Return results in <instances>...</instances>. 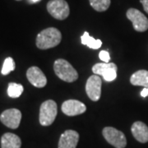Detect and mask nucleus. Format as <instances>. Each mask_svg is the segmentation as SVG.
<instances>
[{"label": "nucleus", "mask_w": 148, "mask_h": 148, "mask_svg": "<svg viewBox=\"0 0 148 148\" xmlns=\"http://www.w3.org/2000/svg\"><path fill=\"white\" fill-rule=\"evenodd\" d=\"M47 10L53 18L64 20L69 16V6L65 0H50L47 3Z\"/></svg>", "instance_id": "39448f33"}, {"label": "nucleus", "mask_w": 148, "mask_h": 148, "mask_svg": "<svg viewBox=\"0 0 148 148\" xmlns=\"http://www.w3.org/2000/svg\"><path fill=\"white\" fill-rule=\"evenodd\" d=\"M58 113V106L55 101L48 100L43 102L40 108L39 121L42 126H49L55 120Z\"/></svg>", "instance_id": "7ed1b4c3"}, {"label": "nucleus", "mask_w": 148, "mask_h": 148, "mask_svg": "<svg viewBox=\"0 0 148 148\" xmlns=\"http://www.w3.org/2000/svg\"><path fill=\"white\" fill-rule=\"evenodd\" d=\"M23 86L21 84L15 82H10L8 87V95L11 98H18L23 92Z\"/></svg>", "instance_id": "f3484780"}, {"label": "nucleus", "mask_w": 148, "mask_h": 148, "mask_svg": "<svg viewBox=\"0 0 148 148\" xmlns=\"http://www.w3.org/2000/svg\"><path fill=\"white\" fill-rule=\"evenodd\" d=\"M16 1H21V0H16Z\"/></svg>", "instance_id": "b1692460"}, {"label": "nucleus", "mask_w": 148, "mask_h": 148, "mask_svg": "<svg viewBox=\"0 0 148 148\" xmlns=\"http://www.w3.org/2000/svg\"><path fill=\"white\" fill-rule=\"evenodd\" d=\"M32 2H34V3H36V2H38V1H40V0H32Z\"/></svg>", "instance_id": "5701e85b"}, {"label": "nucleus", "mask_w": 148, "mask_h": 148, "mask_svg": "<svg viewBox=\"0 0 148 148\" xmlns=\"http://www.w3.org/2000/svg\"><path fill=\"white\" fill-rule=\"evenodd\" d=\"M27 77L30 83L38 88H42L47 84V78L38 67L33 66L27 70Z\"/></svg>", "instance_id": "9b49d317"}, {"label": "nucleus", "mask_w": 148, "mask_h": 148, "mask_svg": "<svg viewBox=\"0 0 148 148\" xmlns=\"http://www.w3.org/2000/svg\"><path fill=\"white\" fill-rule=\"evenodd\" d=\"M99 57L104 63H110V56L109 52H107L106 50H102L99 53Z\"/></svg>", "instance_id": "aec40b11"}, {"label": "nucleus", "mask_w": 148, "mask_h": 148, "mask_svg": "<svg viewBox=\"0 0 148 148\" xmlns=\"http://www.w3.org/2000/svg\"><path fill=\"white\" fill-rule=\"evenodd\" d=\"M79 141V134L74 130H66L60 136L58 148H76Z\"/></svg>", "instance_id": "f8f14e48"}, {"label": "nucleus", "mask_w": 148, "mask_h": 148, "mask_svg": "<svg viewBox=\"0 0 148 148\" xmlns=\"http://www.w3.org/2000/svg\"><path fill=\"white\" fill-rule=\"evenodd\" d=\"M130 82L133 86H142L144 87H148V71H137L131 76Z\"/></svg>", "instance_id": "2eb2a0df"}, {"label": "nucleus", "mask_w": 148, "mask_h": 148, "mask_svg": "<svg viewBox=\"0 0 148 148\" xmlns=\"http://www.w3.org/2000/svg\"><path fill=\"white\" fill-rule=\"evenodd\" d=\"M21 120V113L17 109L6 110L0 115V121L12 129H16L19 127Z\"/></svg>", "instance_id": "6e6552de"}, {"label": "nucleus", "mask_w": 148, "mask_h": 148, "mask_svg": "<svg viewBox=\"0 0 148 148\" xmlns=\"http://www.w3.org/2000/svg\"><path fill=\"white\" fill-rule=\"evenodd\" d=\"M141 3L143 6V9L148 14V0H140Z\"/></svg>", "instance_id": "412c9836"}, {"label": "nucleus", "mask_w": 148, "mask_h": 148, "mask_svg": "<svg viewBox=\"0 0 148 148\" xmlns=\"http://www.w3.org/2000/svg\"><path fill=\"white\" fill-rule=\"evenodd\" d=\"M62 40L61 32L57 28L49 27L40 32L36 37V46L40 49H48L57 46Z\"/></svg>", "instance_id": "f257e3e1"}, {"label": "nucleus", "mask_w": 148, "mask_h": 148, "mask_svg": "<svg viewBox=\"0 0 148 148\" xmlns=\"http://www.w3.org/2000/svg\"><path fill=\"white\" fill-rule=\"evenodd\" d=\"M118 67L114 63H100L92 67V72L95 75H100L106 82H112L116 79Z\"/></svg>", "instance_id": "0eeeda50"}, {"label": "nucleus", "mask_w": 148, "mask_h": 148, "mask_svg": "<svg viewBox=\"0 0 148 148\" xmlns=\"http://www.w3.org/2000/svg\"><path fill=\"white\" fill-rule=\"evenodd\" d=\"M127 17L132 21V27L136 32H144L148 30V19L147 16L136 8H129L127 11Z\"/></svg>", "instance_id": "423d86ee"}, {"label": "nucleus", "mask_w": 148, "mask_h": 148, "mask_svg": "<svg viewBox=\"0 0 148 148\" xmlns=\"http://www.w3.org/2000/svg\"><path fill=\"white\" fill-rule=\"evenodd\" d=\"M132 135L139 143H146L148 142V127L141 121L135 122L131 127Z\"/></svg>", "instance_id": "ddd939ff"}, {"label": "nucleus", "mask_w": 148, "mask_h": 148, "mask_svg": "<svg viewBox=\"0 0 148 148\" xmlns=\"http://www.w3.org/2000/svg\"><path fill=\"white\" fill-rule=\"evenodd\" d=\"M14 70H15V62H14L13 58L11 57L6 58L3 62V65L2 68V71H1L2 74L8 75Z\"/></svg>", "instance_id": "6ab92c4d"}, {"label": "nucleus", "mask_w": 148, "mask_h": 148, "mask_svg": "<svg viewBox=\"0 0 148 148\" xmlns=\"http://www.w3.org/2000/svg\"><path fill=\"white\" fill-rule=\"evenodd\" d=\"M102 134L110 145L115 148H124L127 146V139L124 133L113 127H106Z\"/></svg>", "instance_id": "20e7f679"}, {"label": "nucleus", "mask_w": 148, "mask_h": 148, "mask_svg": "<svg viewBox=\"0 0 148 148\" xmlns=\"http://www.w3.org/2000/svg\"><path fill=\"white\" fill-rule=\"evenodd\" d=\"M81 40H82V45H86V46H88L90 49H98L102 45V42H101V40L94 39L93 37L90 36L87 32H85L84 34L81 36Z\"/></svg>", "instance_id": "dca6fc26"}, {"label": "nucleus", "mask_w": 148, "mask_h": 148, "mask_svg": "<svg viewBox=\"0 0 148 148\" xmlns=\"http://www.w3.org/2000/svg\"><path fill=\"white\" fill-rule=\"evenodd\" d=\"M101 85L102 81L98 75H92L86 81V91L91 101H97L100 100L101 95Z\"/></svg>", "instance_id": "1a4fd4ad"}, {"label": "nucleus", "mask_w": 148, "mask_h": 148, "mask_svg": "<svg viewBox=\"0 0 148 148\" xmlns=\"http://www.w3.org/2000/svg\"><path fill=\"white\" fill-rule=\"evenodd\" d=\"M90 6L97 12H105L110 6L111 0H89Z\"/></svg>", "instance_id": "a211bd4d"}, {"label": "nucleus", "mask_w": 148, "mask_h": 148, "mask_svg": "<svg viewBox=\"0 0 148 148\" xmlns=\"http://www.w3.org/2000/svg\"><path fill=\"white\" fill-rule=\"evenodd\" d=\"M21 138L17 135L11 132L4 133L1 138L2 148H21Z\"/></svg>", "instance_id": "4468645a"}, {"label": "nucleus", "mask_w": 148, "mask_h": 148, "mask_svg": "<svg viewBox=\"0 0 148 148\" xmlns=\"http://www.w3.org/2000/svg\"><path fill=\"white\" fill-rule=\"evenodd\" d=\"M53 70L58 78L66 82H73L78 78L77 70L70 63L63 58H58L54 62Z\"/></svg>", "instance_id": "f03ea898"}, {"label": "nucleus", "mask_w": 148, "mask_h": 148, "mask_svg": "<svg viewBox=\"0 0 148 148\" xmlns=\"http://www.w3.org/2000/svg\"><path fill=\"white\" fill-rule=\"evenodd\" d=\"M141 95L143 97H147L148 96V87H144L143 90L141 91Z\"/></svg>", "instance_id": "4be33fe9"}, {"label": "nucleus", "mask_w": 148, "mask_h": 148, "mask_svg": "<svg viewBox=\"0 0 148 148\" xmlns=\"http://www.w3.org/2000/svg\"><path fill=\"white\" fill-rule=\"evenodd\" d=\"M62 111L68 116H76L85 113L86 107L82 102L77 100H68L62 105Z\"/></svg>", "instance_id": "9d476101"}]
</instances>
